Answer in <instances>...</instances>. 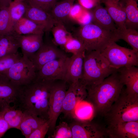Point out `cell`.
Instances as JSON below:
<instances>
[{"label": "cell", "instance_id": "6da1fadb", "mask_svg": "<svg viewBox=\"0 0 138 138\" xmlns=\"http://www.w3.org/2000/svg\"><path fill=\"white\" fill-rule=\"evenodd\" d=\"M54 81L36 78L29 84L20 86L14 105L23 112L48 120L49 100Z\"/></svg>", "mask_w": 138, "mask_h": 138}, {"label": "cell", "instance_id": "7a4b0ae2", "mask_svg": "<svg viewBox=\"0 0 138 138\" xmlns=\"http://www.w3.org/2000/svg\"><path fill=\"white\" fill-rule=\"evenodd\" d=\"M124 86L117 69L101 83L86 86L87 101L92 105L94 113L104 116L118 98Z\"/></svg>", "mask_w": 138, "mask_h": 138}, {"label": "cell", "instance_id": "3957f363", "mask_svg": "<svg viewBox=\"0 0 138 138\" xmlns=\"http://www.w3.org/2000/svg\"><path fill=\"white\" fill-rule=\"evenodd\" d=\"M117 69L110 66L100 52L85 51L82 76L79 80L85 86L96 85L101 83Z\"/></svg>", "mask_w": 138, "mask_h": 138}, {"label": "cell", "instance_id": "277c9868", "mask_svg": "<svg viewBox=\"0 0 138 138\" xmlns=\"http://www.w3.org/2000/svg\"><path fill=\"white\" fill-rule=\"evenodd\" d=\"M72 34L82 43L87 51L95 50L101 53L110 43L117 41L115 32L106 30L93 23L78 27Z\"/></svg>", "mask_w": 138, "mask_h": 138}, {"label": "cell", "instance_id": "5b68a950", "mask_svg": "<svg viewBox=\"0 0 138 138\" xmlns=\"http://www.w3.org/2000/svg\"><path fill=\"white\" fill-rule=\"evenodd\" d=\"M104 117L108 124L138 121V95L128 93L123 87Z\"/></svg>", "mask_w": 138, "mask_h": 138}, {"label": "cell", "instance_id": "8992f818", "mask_svg": "<svg viewBox=\"0 0 138 138\" xmlns=\"http://www.w3.org/2000/svg\"><path fill=\"white\" fill-rule=\"evenodd\" d=\"M101 53L110 66L115 69L138 66V53L132 49L121 46L116 42L110 43Z\"/></svg>", "mask_w": 138, "mask_h": 138}, {"label": "cell", "instance_id": "52a82bcc", "mask_svg": "<svg viewBox=\"0 0 138 138\" xmlns=\"http://www.w3.org/2000/svg\"><path fill=\"white\" fill-rule=\"evenodd\" d=\"M15 84L19 86L30 83L36 78V72L32 62L23 55L10 69L3 73Z\"/></svg>", "mask_w": 138, "mask_h": 138}, {"label": "cell", "instance_id": "ba28073f", "mask_svg": "<svg viewBox=\"0 0 138 138\" xmlns=\"http://www.w3.org/2000/svg\"><path fill=\"white\" fill-rule=\"evenodd\" d=\"M65 81L54 80L50 91L49 100L48 120L49 130L54 131L58 117L62 112L63 102L67 90Z\"/></svg>", "mask_w": 138, "mask_h": 138}, {"label": "cell", "instance_id": "9c48e42d", "mask_svg": "<svg viewBox=\"0 0 138 138\" xmlns=\"http://www.w3.org/2000/svg\"><path fill=\"white\" fill-rule=\"evenodd\" d=\"M67 56L63 50L48 39L43 41L40 48L29 59L33 63L37 72L47 63Z\"/></svg>", "mask_w": 138, "mask_h": 138}, {"label": "cell", "instance_id": "30bf717a", "mask_svg": "<svg viewBox=\"0 0 138 138\" xmlns=\"http://www.w3.org/2000/svg\"><path fill=\"white\" fill-rule=\"evenodd\" d=\"M85 86L78 80L71 83L66 90L64 99L62 111L64 116L72 117L77 104L87 97Z\"/></svg>", "mask_w": 138, "mask_h": 138}, {"label": "cell", "instance_id": "8fae6325", "mask_svg": "<svg viewBox=\"0 0 138 138\" xmlns=\"http://www.w3.org/2000/svg\"><path fill=\"white\" fill-rule=\"evenodd\" d=\"M69 125L72 138H104L108 136L106 128L90 121L76 120Z\"/></svg>", "mask_w": 138, "mask_h": 138}, {"label": "cell", "instance_id": "7c38bea8", "mask_svg": "<svg viewBox=\"0 0 138 138\" xmlns=\"http://www.w3.org/2000/svg\"><path fill=\"white\" fill-rule=\"evenodd\" d=\"M68 58L67 56L47 63L36 72V78L48 80L65 81Z\"/></svg>", "mask_w": 138, "mask_h": 138}, {"label": "cell", "instance_id": "4fadbf2b", "mask_svg": "<svg viewBox=\"0 0 138 138\" xmlns=\"http://www.w3.org/2000/svg\"><path fill=\"white\" fill-rule=\"evenodd\" d=\"M20 86L14 84L5 75L0 73V111L16 102Z\"/></svg>", "mask_w": 138, "mask_h": 138}, {"label": "cell", "instance_id": "5bb4252c", "mask_svg": "<svg viewBox=\"0 0 138 138\" xmlns=\"http://www.w3.org/2000/svg\"><path fill=\"white\" fill-rule=\"evenodd\" d=\"M106 129L110 138H138V121L109 123Z\"/></svg>", "mask_w": 138, "mask_h": 138}, {"label": "cell", "instance_id": "9a60e30c", "mask_svg": "<svg viewBox=\"0 0 138 138\" xmlns=\"http://www.w3.org/2000/svg\"><path fill=\"white\" fill-rule=\"evenodd\" d=\"M24 17L42 27L46 33L50 32L53 26L58 22L53 19L49 13L28 4Z\"/></svg>", "mask_w": 138, "mask_h": 138}, {"label": "cell", "instance_id": "2e32d148", "mask_svg": "<svg viewBox=\"0 0 138 138\" xmlns=\"http://www.w3.org/2000/svg\"><path fill=\"white\" fill-rule=\"evenodd\" d=\"M120 78L128 94L138 95V68L135 66L117 69Z\"/></svg>", "mask_w": 138, "mask_h": 138}, {"label": "cell", "instance_id": "e0dca14e", "mask_svg": "<svg viewBox=\"0 0 138 138\" xmlns=\"http://www.w3.org/2000/svg\"><path fill=\"white\" fill-rule=\"evenodd\" d=\"M44 34L19 35L20 48L23 55L30 59L42 45Z\"/></svg>", "mask_w": 138, "mask_h": 138}, {"label": "cell", "instance_id": "ac0fdd59", "mask_svg": "<svg viewBox=\"0 0 138 138\" xmlns=\"http://www.w3.org/2000/svg\"><path fill=\"white\" fill-rule=\"evenodd\" d=\"M85 51L69 57L65 80L67 82L71 84L81 78Z\"/></svg>", "mask_w": 138, "mask_h": 138}, {"label": "cell", "instance_id": "d6986e66", "mask_svg": "<svg viewBox=\"0 0 138 138\" xmlns=\"http://www.w3.org/2000/svg\"><path fill=\"white\" fill-rule=\"evenodd\" d=\"M93 9L91 12L93 23L106 30L116 31V25L105 7L99 4Z\"/></svg>", "mask_w": 138, "mask_h": 138}, {"label": "cell", "instance_id": "ffe728a7", "mask_svg": "<svg viewBox=\"0 0 138 138\" xmlns=\"http://www.w3.org/2000/svg\"><path fill=\"white\" fill-rule=\"evenodd\" d=\"M75 0H61L55 4L49 13L56 21L66 27L70 19V13Z\"/></svg>", "mask_w": 138, "mask_h": 138}, {"label": "cell", "instance_id": "44dd1931", "mask_svg": "<svg viewBox=\"0 0 138 138\" xmlns=\"http://www.w3.org/2000/svg\"><path fill=\"white\" fill-rule=\"evenodd\" d=\"M114 21L118 29L126 28L125 24L126 16L125 12L117 0H100Z\"/></svg>", "mask_w": 138, "mask_h": 138}, {"label": "cell", "instance_id": "7402d4cb", "mask_svg": "<svg viewBox=\"0 0 138 138\" xmlns=\"http://www.w3.org/2000/svg\"><path fill=\"white\" fill-rule=\"evenodd\" d=\"M137 0H119V2L126 15L125 27L137 30L138 28Z\"/></svg>", "mask_w": 138, "mask_h": 138}, {"label": "cell", "instance_id": "603a6c76", "mask_svg": "<svg viewBox=\"0 0 138 138\" xmlns=\"http://www.w3.org/2000/svg\"><path fill=\"white\" fill-rule=\"evenodd\" d=\"M19 36L13 30L7 34H0V58L18 51L20 48Z\"/></svg>", "mask_w": 138, "mask_h": 138}, {"label": "cell", "instance_id": "cb8c5ba5", "mask_svg": "<svg viewBox=\"0 0 138 138\" xmlns=\"http://www.w3.org/2000/svg\"><path fill=\"white\" fill-rule=\"evenodd\" d=\"M13 30L18 35L44 34L45 33L42 27L24 16L14 24Z\"/></svg>", "mask_w": 138, "mask_h": 138}, {"label": "cell", "instance_id": "d4e9b609", "mask_svg": "<svg viewBox=\"0 0 138 138\" xmlns=\"http://www.w3.org/2000/svg\"><path fill=\"white\" fill-rule=\"evenodd\" d=\"M24 112L19 130L25 138H28L34 130L47 120L28 112Z\"/></svg>", "mask_w": 138, "mask_h": 138}, {"label": "cell", "instance_id": "484cf974", "mask_svg": "<svg viewBox=\"0 0 138 138\" xmlns=\"http://www.w3.org/2000/svg\"><path fill=\"white\" fill-rule=\"evenodd\" d=\"M0 112L10 129L14 128L19 130L24 115L23 112L13 105Z\"/></svg>", "mask_w": 138, "mask_h": 138}, {"label": "cell", "instance_id": "4316f807", "mask_svg": "<svg viewBox=\"0 0 138 138\" xmlns=\"http://www.w3.org/2000/svg\"><path fill=\"white\" fill-rule=\"evenodd\" d=\"M94 114L92 105L88 102L83 100L76 105L72 117L76 120L89 121L92 119Z\"/></svg>", "mask_w": 138, "mask_h": 138}, {"label": "cell", "instance_id": "83f0119b", "mask_svg": "<svg viewBox=\"0 0 138 138\" xmlns=\"http://www.w3.org/2000/svg\"><path fill=\"white\" fill-rule=\"evenodd\" d=\"M51 31L53 37L52 41L57 46H60L62 49L73 37L72 33L68 31L65 26L59 22L53 26Z\"/></svg>", "mask_w": 138, "mask_h": 138}, {"label": "cell", "instance_id": "f1b7e54d", "mask_svg": "<svg viewBox=\"0 0 138 138\" xmlns=\"http://www.w3.org/2000/svg\"><path fill=\"white\" fill-rule=\"evenodd\" d=\"M116 33L117 41L122 39L125 41L133 50L138 53V32L137 30L126 28L117 29Z\"/></svg>", "mask_w": 138, "mask_h": 138}, {"label": "cell", "instance_id": "f546056e", "mask_svg": "<svg viewBox=\"0 0 138 138\" xmlns=\"http://www.w3.org/2000/svg\"><path fill=\"white\" fill-rule=\"evenodd\" d=\"M28 6V4L26 0H14L8 7L13 28L16 22L24 16Z\"/></svg>", "mask_w": 138, "mask_h": 138}, {"label": "cell", "instance_id": "4dcf8cb0", "mask_svg": "<svg viewBox=\"0 0 138 138\" xmlns=\"http://www.w3.org/2000/svg\"><path fill=\"white\" fill-rule=\"evenodd\" d=\"M13 31V26L8 7L0 8V34H5Z\"/></svg>", "mask_w": 138, "mask_h": 138}, {"label": "cell", "instance_id": "1f68e13d", "mask_svg": "<svg viewBox=\"0 0 138 138\" xmlns=\"http://www.w3.org/2000/svg\"><path fill=\"white\" fill-rule=\"evenodd\" d=\"M22 54L18 51L0 58V73H3L10 69L22 57Z\"/></svg>", "mask_w": 138, "mask_h": 138}, {"label": "cell", "instance_id": "d6a6232c", "mask_svg": "<svg viewBox=\"0 0 138 138\" xmlns=\"http://www.w3.org/2000/svg\"><path fill=\"white\" fill-rule=\"evenodd\" d=\"M62 49L65 52L73 54H77L85 51L82 43L73 37L69 40Z\"/></svg>", "mask_w": 138, "mask_h": 138}, {"label": "cell", "instance_id": "836d02e7", "mask_svg": "<svg viewBox=\"0 0 138 138\" xmlns=\"http://www.w3.org/2000/svg\"><path fill=\"white\" fill-rule=\"evenodd\" d=\"M50 137L52 138H72V130L66 122H62L55 126L53 134Z\"/></svg>", "mask_w": 138, "mask_h": 138}, {"label": "cell", "instance_id": "e575fe53", "mask_svg": "<svg viewBox=\"0 0 138 138\" xmlns=\"http://www.w3.org/2000/svg\"><path fill=\"white\" fill-rule=\"evenodd\" d=\"M31 6L41 9L48 13L59 0H26Z\"/></svg>", "mask_w": 138, "mask_h": 138}, {"label": "cell", "instance_id": "d590c367", "mask_svg": "<svg viewBox=\"0 0 138 138\" xmlns=\"http://www.w3.org/2000/svg\"><path fill=\"white\" fill-rule=\"evenodd\" d=\"M50 124L47 120L34 130L28 138H44L49 130Z\"/></svg>", "mask_w": 138, "mask_h": 138}, {"label": "cell", "instance_id": "8d00e7d4", "mask_svg": "<svg viewBox=\"0 0 138 138\" xmlns=\"http://www.w3.org/2000/svg\"><path fill=\"white\" fill-rule=\"evenodd\" d=\"M81 6L87 10L93 8L98 5L100 4L94 0H77Z\"/></svg>", "mask_w": 138, "mask_h": 138}, {"label": "cell", "instance_id": "74e56055", "mask_svg": "<svg viewBox=\"0 0 138 138\" xmlns=\"http://www.w3.org/2000/svg\"><path fill=\"white\" fill-rule=\"evenodd\" d=\"M9 127L0 112V138L3 137Z\"/></svg>", "mask_w": 138, "mask_h": 138}, {"label": "cell", "instance_id": "f35d334b", "mask_svg": "<svg viewBox=\"0 0 138 138\" xmlns=\"http://www.w3.org/2000/svg\"><path fill=\"white\" fill-rule=\"evenodd\" d=\"M12 2V0H0V8L8 7Z\"/></svg>", "mask_w": 138, "mask_h": 138}, {"label": "cell", "instance_id": "ab89813d", "mask_svg": "<svg viewBox=\"0 0 138 138\" xmlns=\"http://www.w3.org/2000/svg\"><path fill=\"white\" fill-rule=\"evenodd\" d=\"M97 2L98 3L100 4L101 2H100V0H94Z\"/></svg>", "mask_w": 138, "mask_h": 138}, {"label": "cell", "instance_id": "60d3db41", "mask_svg": "<svg viewBox=\"0 0 138 138\" xmlns=\"http://www.w3.org/2000/svg\"><path fill=\"white\" fill-rule=\"evenodd\" d=\"M117 1H119V0H117Z\"/></svg>", "mask_w": 138, "mask_h": 138}, {"label": "cell", "instance_id": "b9f144b4", "mask_svg": "<svg viewBox=\"0 0 138 138\" xmlns=\"http://www.w3.org/2000/svg\"></svg>", "mask_w": 138, "mask_h": 138}]
</instances>
